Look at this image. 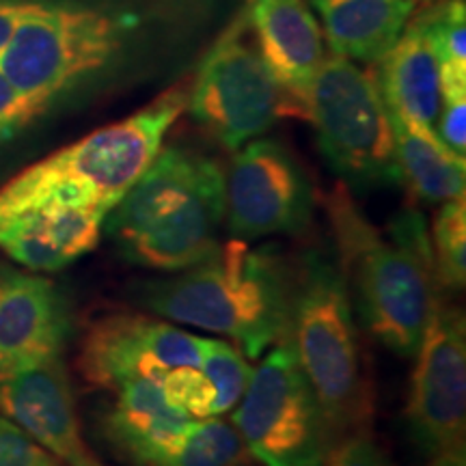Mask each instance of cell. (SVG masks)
Returning <instances> with one entry per match:
<instances>
[{
	"label": "cell",
	"instance_id": "1",
	"mask_svg": "<svg viewBox=\"0 0 466 466\" xmlns=\"http://www.w3.org/2000/svg\"><path fill=\"white\" fill-rule=\"evenodd\" d=\"M324 203L337 261L360 322L389 352L412 359L441 291L423 214L401 209L387 231H380L365 218L343 182Z\"/></svg>",
	"mask_w": 466,
	"mask_h": 466
},
{
	"label": "cell",
	"instance_id": "2",
	"mask_svg": "<svg viewBox=\"0 0 466 466\" xmlns=\"http://www.w3.org/2000/svg\"><path fill=\"white\" fill-rule=\"evenodd\" d=\"M186 106L188 89L175 85L126 119L26 167L0 186V225L48 208L108 214L156 160Z\"/></svg>",
	"mask_w": 466,
	"mask_h": 466
},
{
	"label": "cell",
	"instance_id": "3",
	"mask_svg": "<svg viewBox=\"0 0 466 466\" xmlns=\"http://www.w3.org/2000/svg\"><path fill=\"white\" fill-rule=\"evenodd\" d=\"M171 275L138 291V302L162 319L229 337L250 359L283 337L291 272L277 250L233 238Z\"/></svg>",
	"mask_w": 466,
	"mask_h": 466
},
{
	"label": "cell",
	"instance_id": "4",
	"mask_svg": "<svg viewBox=\"0 0 466 466\" xmlns=\"http://www.w3.org/2000/svg\"><path fill=\"white\" fill-rule=\"evenodd\" d=\"M223 218L220 167L206 156L167 147L106 214L104 231L130 264L179 272L217 248Z\"/></svg>",
	"mask_w": 466,
	"mask_h": 466
},
{
	"label": "cell",
	"instance_id": "5",
	"mask_svg": "<svg viewBox=\"0 0 466 466\" xmlns=\"http://www.w3.org/2000/svg\"><path fill=\"white\" fill-rule=\"evenodd\" d=\"M283 335L337 439L365 430L371 419V395L354 307L337 258L324 250L302 255L291 272Z\"/></svg>",
	"mask_w": 466,
	"mask_h": 466
},
{
	"label": "cell",
	"instance_id": "6",
	"mask_svg": "<svg viewBox=\"0 0 466 466\" xmlns=\"http://www.w3.org/2000/svg\"><path fill=\"white\" fill-rule=\"evenodd\" d=\"M302 119L313 126L319 151L350 190L401 182L391 113L376 72L326 55L307 91Z\"/></svg>",
	"mask_w": 466,
	"mask_h": 466
},
{
	"label": "cell",
	"instance_id": "7",
	"mask_svg": "<svg viewBox=\"0 0 466 466\" xmlns=\"http://www.w3.org/2000/svg\"><path fill=\"white\" fill-rule=\"evenodd\" d=\"M127 15L33 3L0 56V72L42 110L102 72L124 48Z\"/></svg>",
	"mask_w": 466,
	"mask_h": 466
},
{
	"label": "cell",
	"instance_id": "8",
	"mask_svg": "<svg viewBox=\"0 0 466 466\" xmlns=\"http://www.w3.org/2000/svg\"><path fill=\"white\" fill-rule=\"evenodd\" d=\"M231 423L264 466H324L339 442L285 335L253 371Z\"/></svg>",
	"mask_w": 466,
	"mask_h": 466
},
{
	"label": "cell",
	"instance_id": "9",
	"mask_svg": "<svg viewBox=\"0 0 466 466\" xmlns=\"http://www.w3.org/2000/svg\"><path fill=\"white\" fill-rule=\"evenodd\" d=\"M192 119L223 147L236 151L268 132L291 104L261 58L247 14L209 48L188 89Z\"/></svg>",
	"mask_w": 466,
	"mask_h": 466
},
{
	"label": "cell",
	"instance_id": "10",
	"mask_svg": "<svg viewBox=\"0 0 466 466\" xmlns=\"http://www.w3.org/2000/svg\"><path fill=\"white\" fill-rule=\"evenodd\" d=\"M406 428L423 458L466 445V319L436 294L417 350Z\"/></svg>",
	"mask_w": 466,
	"mask_h": 466
},
{
	"label": "cell",
	"instance_id": "11",
	"mask_svg": "<svg viewBox=\"0 0 466 466\" xmlns=\"http://www.w3.org/2000/svg\"><path fill=\"white\" fill-rule=\"evenodd\" d=\"M236 151L225 177V218L231 236L250 242L305 231L316 197L291 151L270 138H253Z\"/></svg>",
	"mask_w": 466,
	"mask_h": 466
},
{
	"label": "cell",
	"instance_id": "12",
	"mask_svg": "<svg viewBox=\"0 0 466 466\" xmlns=\"http://www.w3.org/2000/svg\"><path fill=\"white\" fill-rule=\"evenodd\" d=\"M206 346L208 339L167 319L113 313L85 335L78 367L93 387L115 391L130 380L158 382L175 367H201Z\"/></svg>",
	"mask_w": 466,
	"mask_h": 466
},
{
	"label": "cell",
	"instance_id": "13",
	"mask_svg": "<svg viewBox=\"0 0 466 466\" xmlns=\"http://www.w3.org/2000/svg\"><path fill=\"white\" fill-rule=\"evenodd\" d=\"M0 412L63 466H104L85 442L61 357L0 380Z\"/></svg>",
	"mask_w": 466,
	"mask_h": 466
},
{
	"label": "cell",
	"instance_id": "14",
	"mask_svg": "<svg viewBox=\"0 0 466 466\" xmlns=\"http://www.w3.org/2000/svg\"><path fill=\"white\" fill-rule=\"evenodd\" d=\"M69 329V309L48 279L0 268V380L61 357Z\"/></svg>",
	"mask_w": 466,
	"mask_h": 466
},
{
	"label": "cell",
	"instance_id": "15",
	"mask_svg": "<svg viewBox=\"0 0 466 466\" xmlns=\"http://www.w3.org/2000/svg\"><path fill=\"white\" fill-rule=\"evenodd\" d=\"M261 58L291 104V115L302 106L319 66L324 63V33L307 0H250L247 11Z\"/></svg>",
	"mask_w": 466,
	"mask_h": 466
},
{
	"label": "cell",
	"instance_id": "16",
	"mask_svg": "<svg viewBox=\"0 0 466 466\" xmlns=\"http://www.w3.org/2000/svg\"><path fill=\"white\" fill-rule=\"evenodd\" d=\"M115 395L102 419L110 450L130 466H167L195 419L168 404L154 380H130Z\"/></svg>",
	"mask_w": 466,
	"mask_h": 466
},
{
	"label": "cell",
	"instance_id": "17",
	"mask_svg": "<svg viewBox=\"0 0 466 466\" xmlns=\"http://www.w3.org/2000/svg\"><path fill=\"white\" fill-rule=\"evenodd\" d=\"M104 220L100 209H39L0 225V248L28 270L56 272L100 244Z\"/></svg>",
	"mask_w": 466,
	"mask_h": 466
},
{
	"label": "cell",
	"instance_id": "18",
	"mask_svg": "<svg viewBox=\"0 0 466 466\" xmlns=\"http://www.w3.org/2000/svg\"><path fill=\"white\" fill-rule=\"evenodd\" d=\"M376 78L389 108L434 127L441 113V66L421 17L408 20L393 48L378 61Z\"/></svg>",
	"mask_w": 466,
	"mask_h": 466
},
{
	"label": "cell",
	"instance_id": "19",
	"mask_svg": "<svg viewBox=\"0 0 466 466\" xmlns=\"http://www.w3.org/2000/svg\"><path fill=\"white\" fill-rule=\"evenodd\" d=\"M322 17L333 55L378 63L393 48L415 9L408 0H309Z\"/></svg>",
	"mask_w": 466,
	"mask_h": 466
},
{
	"label": "cell",
	"instance_id": "20",
	"mask_svg": "<svg viewBox=\"0 0 466 466\" xmlns=\"http://www.w3.org/2000/svg\"><path fill=\"white\" fill-rule=\"evenodd\" d=\"M389 113L401 182L408 184L412 195L428 203H445L462 197L466 158L447 147L432 126L419 124L391 108Z\"/></svg>",
	"mask_w": 466,
	"mask_h": 466
},
{
	"label": "cell",
	"instance_id": "21",
	"mask_svg": "<svg viewBox=\"0 0 466 466\" xmlns=\"http://www.w3.org/2000/svg\"><path fill=\"white\" fill-rule=\"evenodd\" d=\"M430 44L441 66V93L466 91V5L464 0H439L419 9Z\"/></svg>",
	"mask_w": 466,
	"mask_h": 466
},
{
	"label": "cell",
	"instance_id": "22",
	"mask_svg": "<svg viewBox=\"0 0 466 466\" xmlns=\"http://www.w3.org/2000/svg\"><path fill=\"white\" fill-rule=\"evenodd\" d=\"M247 447L236 425L225 419H195L167 466H240Z\"/></svg>",
	"mask_w": 466,
	"mask_h": 466
},
{
	"label": "cell",
	"instance_id": "23",
	"mask_svg": "<svg viewBox=\"0 0 466 466\" xmlns=\"http://www.w3.org/2000/svg\"><path fill=\"white\" fill-rule=\"evenodd\" d=\"M434 272L441 289L458 291L466 283V199L441 203L430 231Z\"/></svg>",
	"mask_w": 466,
	"mask_h": 466
},
{
	"label": "cell",
	"instance_id": "24",
	"mask_svg": "<svg viewBox=\"0 0 466 466\" xmlns=\"http://www.w3.org/2000/svg\"><path fill=\"white\" fill-rule=\"evenodd\" d=\"M201 370L206 371L214 391H217V404H214L217 417L240 404L242 395L248 389L250 376H253V367L248 365L247 354L223 339H208Z\"/></svg>",
	"mask_w": 466,
	"mask_h": 466
},
{
	"label": "cell",
	"instance_id": "25",
	"mask_svg": "<svg viewBox=\"0 0 466 466\" xmlns=\"http://www.w3.org/2000/svg\"><path fill=\"white\" fill-rule=\"evenodd\" d=\"M168 404L190 419L217 417V391L201 367H175L158 380Z\"/></svg>",
	"mask_w": 466,
	"mask_h": 466
},
{
	"label": "cell",
	"instance_id": "26",
	"mask_svg": "<svg viewBox=\"0 0 466 466\" xmlns=\"http://www.w3.org/2000/svg\"><path fill=\"white\" fill-rule=\"evenodd\" d=\"M0 466H63L7 417H0Z\"/></svg>",
	"mask_w": 466,
	"mask_h": 466
},
{
	"label": "cell",
	"instance_id": "27",
	"mask_svg": "<svg viewBox=\"0 0 466 466\" xmlns=\"http://www.w3.org/2000/svg\"><path fill=\"white\" fill-rule=\"evenodd\" d=\"M324 466H395V462L374 436L359 430L337 442Z\"/></svg>",
	"mask_w": 466,
	"mask_h": 466
},
{
	"label": "cell",
	"instance_id": "28",
	"mask_svg": "<svg viewBox=\"0 0 466 466\" xmlns=\"http://www.w3.org/2000/svg\"><path fill=\"white\" fill-rule=\"evenodd\" d=\"M44 110L26 100L7 76L0 72V141H9L15 134H20L26 126H31Z\"/></svg>",
	"mask_w": 466,
	"mask_h": 466
},
{
	"label": "cell",
	"instance_id": "29",
	"mask_svg": "<svg viewBox=\"0 0 466 466\" xmlns=\"http://www.w3.org/2000/svg\"><path fill=\"white\" fill-rule=\"evenodd\" d=\"M434 130L447 147L466 158V91L441 93V113Z\"/></svg>",
	"mask_w": 466,
	"mask_h": 466
},
{
	"label": "cell",
	"instance_id": "30",
	"mask_svg": "<svg viewBox=\"0 0 466 466\" xmlns=\"http://www.w3.org/2000/svg\"><path fill=\"white\" fill-rule=\"evenodd\" d=\"M33 7V0H0V56L7 50L17 25Z\"/></svg>",
	"mask_w": 466,
	"mask_h": 466
},
{
	"label": "cell",
	"instance_id": "31",
	"mask_svg": "<svg viewBox=\"0 0 466 466\" xmlns=\"http://www.w3.org/2000/svg\"><path fill=\"white\" fill-rule=\"evenodd\" d=\"M430 466H466V447H456V450L441 453L430 460Z\"/></svg>",
	"mask_w": 466,
	"mask_h": 466
},
{
	"label": "cell",
	"instance_id": "32",
	"mask_svg": "<svg viewBox=\"0 0 466 466\" xmlns=\"http://www.w3.org/2000/svg\"><path fill=\"white\" fill-rule=\"evenodd\" d=\"M412 5V9H425V7H432V5L439 3V0H408Z\"/></svg>",
	"mask_w": 466,
	"mask_h": 466
}]
</instances>
